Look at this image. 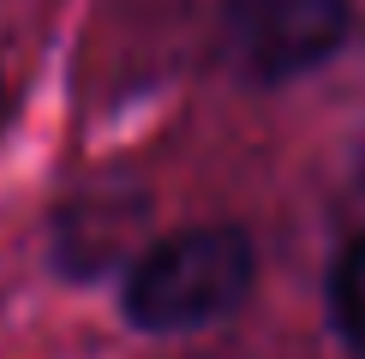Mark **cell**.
<instances>
[{"label": "cell", "instance_id": "obj_2", "mask_svg": "<svg viewBox=\"0 0 365 359\" xmlns=\"http://www.w3.org/2000/svg\"><path fill=\"white\" fill-rule=\"evenodd\" d=\"M354 24V0H234V36L257 78H294L336 54Z\"/></svg>", "mask_w": 365, "mask_h": 359}, {"label": "cell", "instance_id": "obj_3", "mask_svg": "<svg viewBox=\"0 0 365 359\" xmlns=\"http://www.w3.org/2000/svg\"><path fill=\"white\" fill-rule=\"evenodd\" d=\"M329 323L341 329L347 348L365 353V234L336 258V269H329Z\"/></svg>", "mask_w": 365, "mask_h": 359}, {"label": "cell", "instance_id": "obj_1", "mask_svg": "<svg viewBox=\"0 0 365 359\" xmlns=\"http://www.w3.org/2000/svg\"><path fill=\"white\" fill-rule=\"evenodd\" d=\"M252 288V239L240 228H186L156 239L150 251L132 258L126 276V323L150 329V335H186L227 318Z\"/></svg>", "mask_w": 365, "mask_h": 359}]
</instances>
